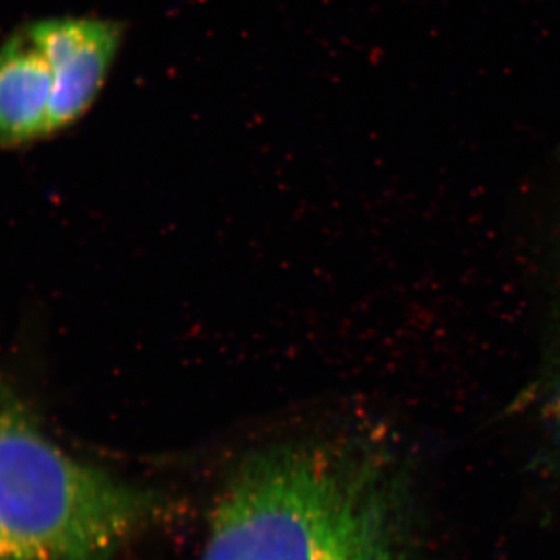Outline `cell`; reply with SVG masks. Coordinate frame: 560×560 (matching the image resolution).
<instances>
[{
    "mask_svg": "<svg viewBox=\"0 0 560 560\" xmlns=\"http://www.w3.org/2000/svg\"><path fill=\"white\" fill-rule=\"evenodd\" d=\"M0 560H10L7 556L5 548H3L2 537H0Z\"/></svg>",
    "mask_w": 560,
    "mask_h": 560,
    "instance_id": "obj_5",
    "label": "cell"
},
{
    "mask_svg": "<svg viewBox=\"0 0 560 560\" xmlns=\"http://www.w3.org/2000/svg\"><path fill=\"white\" fill-rule=\"evenodd\" d=\"M399 488L335 444L257 453L224 490L201 560H411Z\"/></svg>",
    "mask_w": 560,
    "mask_h": 560,
    "instance_id": "obj_1",
    "label": "cell"
},
{
    "mask_svg": "<svg viewBox=\"0 0 560 560\" xmlns=\"http://www.w3.org/2000/svg\"><path fill=\"white\" fill-rule=\"evenodd\" d=\"M54 70L28 25L0 46V147L50 136Z\"/></svg>",
    "mask_w": 560,
    "mask_h": 560,
    "instance_id": "obj_4",
    "label": "cell"
},
{
    "mask_svg": "<svg viewBox=\"0 0 560 560\" xmlns=\"http://www.w3.org/2000/svg\"><path fill=\"white\" fill-rule=\"evenodd\" d=\"M27 25L54 70V135L75 124L97 101L119 51L124 25L97 18H49Z\"/></svg>",
    "mask_w": 560,
    "mask_h": 560,
    "instance_id": "obj_3",
    "label": "cell"
},
{
    "mask_svg": "<svg viewBox=\"0 0 560 560\" xmlns=\"http://www.w3.org/2000/svg\"><path fill=\"white\" fill-rule=\"evenodd\" d=\"M160 510L147 490L61 451L0 386V537L10 560H113Z\"/></svg>",
    "mask_w": 560,
    "mask_h": 560,
    "instance_id": "obj_2",
    "label": "cell"
}]
</instances>
